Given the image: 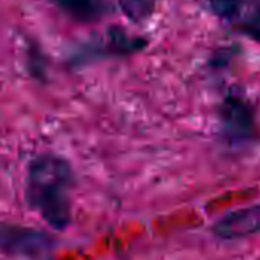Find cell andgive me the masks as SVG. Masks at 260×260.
Masks as SVG:
<instances>
[{
	"label": "cell",
	"instance_id": "cell-8",
	"mask_svg": "<svg viewBox=\"0 0 260 260\" xmlns=\"http://www.w3.org/2000/svg\"><path fill=\"white\" fill-rule=\"evenodd\" d=\"M245 0H210V10L223 20H236L242 11Z\"/></svg>",
	"mask_w": 260,
	"mask_h": 260
},
{
	"label": "cell",
	"instance_id": "cell-3",
	"mask_svg": "<svg viewBox=\"0 0 260 260\" xmlns=\"http://www.w3.org/2000/svg\"><path fill=\"white\" fill-rule=\"evenodd\" d=\"M223 137L231 144H243L254 138L255 121L252 106L239 95H228L219 109Z\"/></svg>",
	"mask_w": 260,
	"mask_h": 260
},
{
	"label": "cell",
	"instance_id": "cell-7",
	"mask_svg": "<svg viewBox=\"0 0 260 260\" xmlns=\"http://www.w3.org/2000/svg\"><path fill=\"white\" fill-rule=\"evenodd\" d=\"M109 40H110V46L115 52L118 54H130L140 51L141 48L146 46V42L141 39H128L124 31L113 28L109 31Z\"/></svg>",
	"mask_w": 260,
	"mask_h": 260
},
{
	"label": "cell",
	"instance_id": "cell-4",
	"mask_svg": "<svg viewBox=\"0 0 260 260\" xmlns=\"http://www.w3.org/2000/svg\"><path fill=\"white\" fill-rule=\"evenodd\" d=\"M213 231L217 237L225 240H236L260 233V204L234 210L220 217Z\"/></svg>",
	"mask_w": 260,
	"mask_h": 260
},
{
	"label": "cell",
	"instance_id": "cell-6",
	"mask_svg": "<svg viewBox=\"0 0 260 260\" xmlns=\"http://www.w3.org/2000/svg\"><path fill=\"white\" fill-rule=\"evenodd\" d=\"M156 5V0H121L122 13L134 22L147 19Z\"/></svg>",
	"mask_w": 260,
	"mask_h": 260
},
{
	"label": "cell",
	"instance_id": "cell-2",
	"mask_svg": "<svg viewBox=\"0 0 260 260\" xmlns=\"http://www.w3.org/2000/svg\"><path fill=\"white\" fill-rule=\"evenodd\" d=\"M54 239L36 228L0 223V252L14 257L43 258L54 249Z\"/></svg>",
	"mask_w": 260,
	"mask_h": 260
},
{
	"label": "cell",
	"instance_id": "cell-9",
	"mask_svg": "<svg viewBox=\"0 0 260 260\" xmlns=\"http://www.w3.org/2000/svg\"><path fill=\"white\" fill-rule=\"evenodd\" d=\"M237 29L242 36L260 43V4L239 23Z\"/></svg>",
	"mask_w": 260,
	"mask_h": 260
},
{
	"label": "cell",
	"instance_id": "cell-1",
	"mask_svg": "<svg viewBox=\"0 0 260 260\" xmlns=\"http://www.w3.org/2000/svg\"><path fill=\"white\" fill-rule=\"evenodd\" d=\"M74 172L68 161L54 155H40L31 164L26 181L29 205L55 230L71 223V198Z\"/></svg>",
	"mask_w": 260,
	"mask_h": 260
},
{
	"label": "cell",
	"instance_id": "cell-5",
	"mask_svg": "<svg viewBox=\"0 0 260 260\" xmlns=\"http://www.w3.org/2000/svg\"><path fill=\"white\" fill-rule=\"evenodd\" d=\"M54 2L74 19L83 22H93L106 11L101 0H54Z\"/></svg>",
	"mask_w": 260,
	"mask_h": 260
}]
</instances>
